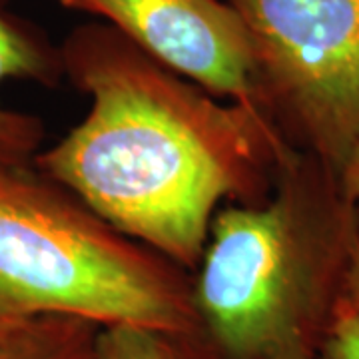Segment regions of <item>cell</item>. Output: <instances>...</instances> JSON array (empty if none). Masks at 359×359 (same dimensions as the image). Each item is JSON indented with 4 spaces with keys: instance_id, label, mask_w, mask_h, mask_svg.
I'll list each match as a JSON object with an SVG mask.
<instances>
[{
    "instance_id": "1",
    "label": "cell",
    "mask_w": 359,
    "mask_h": 359,
    "mask_svg": "<svg viewBox=\"0 0 359 359\" xmlns=\"http://www.w3.org/2000/svg\"><path fill=\"white\" fill-rule=\"evenodd\" d=\"M60 52L88 114L34 168L192 273L216 212L266 200L294 150L262 112L219 100L112 26H76Z\"/></svg>"
},
{
    "instance_id": "2",
    "label": "cell",
    "mask_w": 359,
    "mask_h": 359,
    "mask_svg": "<svg viewBox=\"0 0 359 359\" xmlns=\"http://www.w3.org/2000/svg\"><path fill=\"white\" fill-rule=\"evenodd\" d=\"M359 205L318 158L290 152L257 204H226L192 271V337L212 359H318L347 308Z\"/></svg>"
},
{
    "instance_id": "3",
    "label": "cell",
    "mask_w": 359,
    "mask_h": 359,
    "mask_svg": "<svg viewBox=\"0 0 359 359\" xmlns=\"http://www.w3.org/2000/svg\"><path fill=\"white\" fill-rule=\"evenodd\" d=\"M34 316L192 335V273L34 166L0 172V321Z\"/></svg>"
},
{
    "instance_id": "4",
    "label": "cell",
    "mask_w": 359,
    "mask_h": 359,
    "mask_svg": "<svg viewBox=\"0 0 359 359\" xmlns=\"http://www.w3.org/2000/svg\"><path fill=\"white\" fill-rule=\"evenodd\" d=\"M228 2L250 34L257 108L344 180L359 160V0Z\"/></svg>"
},
{
    "instance_id": "5",
    "label": "cell",
    "mask_w": 359,
    "mask_h": 359,
    "mask_svg": "<svg viewBox=\"0 0 359 359\" xmlns=\"http://www.w3.org/2000/svg\"><path fill=\"white\" fill-rule=\"evenodd\" d=\"M102 18L142 50L219 100L257 110L252 42L228 0H54Z\"/></svg>"
},
{
    "instance_id": "6",
    "label": "cell",
    "mask_w": 359,
    "mask_h": 359,
    "mask_svg": "<svg viewBox=\"0 0 359 359\" xmlns=\"http://www.w3.org/2000/svg\"><path fill=\"white\" fill-rule=\"evenodd\" d=\"M65 78L60 44L0 0V82L28 80L56 86ZM46 130L39 116L0 106V172L26 170L44 148Z\"/></svg>"
},
{
    "instance_id": "7",
    "label": "cell",
    "mask_w": 359,
    "mask_h": 359,
    "mask_svg": "<svg viewBox=\"0 0 359 359\" xmlns=\"http://www.w3.org/2000/svg\"><path fill=\"white\" fill-rule=\"evenodd\" d=\"M100 330L74 316L0 321V359H94Z\"/></svg>"
},
{
    "instance_id": "8",
    "label": "cell",
    "mask_w": 359,
    "mask_h": 359,
    "mask_svg": "<svg viewBox=\"0 0 359 359\" xmlns=\"http://www.w3.org/2000/svg\"><path fill=\"white\" fill-rule=\"evenodd\" d=\"M94 359H212L190 334L144 325H104Z\"/></svg>"
},
{
    "instance_id": "9",
    "label": "cell",
    "mask_w": 359,
    "mask_h": 359,
    "mask_svg": "<svg viewBox=\"0 0 359 359\" xmlns=\"http://www.w3.org/2000/svg\"><path fill=\"white\" fill-rule=\"evenodd\" d=\"M318 359H359V316L344 309L323 341Z\"/></svg>"
},
{
    "instance_id": "10",
    "label": "cell",
    "mask_w": 359,
    "mask_h": 359,
    "mask_svg": "<svg viewBox=\"0 0 359 359\" xmlns=\"http://www.w3.org/2000/svg\"><path fill=\"white\" fill-rule=\"evenodd\" d=\"M344 184L349 190V194L355 198L359 205V160L355 166L351 168L344 178ZM347 309H351L353 313L359 316V238L358 248H355V259H353V269H351V278H349V292H347Z\"/></svg>"
}]
</instances>
